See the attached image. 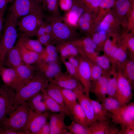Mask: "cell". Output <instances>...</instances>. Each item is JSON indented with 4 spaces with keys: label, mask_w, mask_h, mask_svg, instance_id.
Listing matches in <instances>:
<instances>
[{
    "label": "cell",
    "mask_w": 134,
    "mask_h": 134,
    "mask_svg": "<svg viewBox=\"0 0 134 134\" xmlns=\"http://www.w3.org/2000/svg\"><path fill=\"white\" fill-rule=\"evenodd\" d=\"M49 82L46 77L36 71L30 80L15 90L11 111L45 89Z\"/></svg>",
    "instance_id": "1"
},
{
    "label": "cell",
    "mask_w": 134,
    "mask_h": 134,
    "mask_svg": "<svg viewBox=\"0 0 134 134\" xmlns=\"http://www.w3.org/2000/svg\"><path fill=\"white\" fill-rule=\"evenodd\" d=\"M32 111L25 102L17 107L9 114L8 117L3 120L0 127L17 132H24L30 119Z\"/></svg>",
    "instance_id": "2"
},
{
    "label": "cell",
    "mask_w": 134,
    "mask_h": 134,
    "mask_svg": "<svg viewBox=\"0 0 134 134\" xmlns=\"http://www.w3.org/2000/svg\"><path fill=\"white\" fill-rule=\"evenodd\" d=\"M51 24L54 39L51 43L57 45L71 41L80 37L76 30L65 23L62 22L63 17L51 15L47 17V20Z\"/></svg>",
    "instance_id": "3"
},
{
    "label": "cell",
    "mask_w": 134,
    "mask_h": 134,
    "mask_svg": "<svg viewBox=\"0 0 134 134\" xmlns=\"http://www.w3.org/2000/svg\"><path fill=\"white\" fill-rule=\"evenodd\" d=\"M44 17L41 6L22 17L17 22L18 29L29 37L35 36L38 29L44 21Z\"/></svg>",
    "instance_id": "4"
},
{
    "label": "cell",
    "mask_w": 134,
    "mask_h": 134,
    "mask_svg": "<svg viewBox=\"0 0 134 134\" xmlns=\"http://www.w3.org/2000/svg\"><path fill=\"white\" fill-rule=\"evenodd\" d=\"M17 18L10 13L6 21L3 34L0 40L2 52L0 63H2L7 51L14 46L17 37Z\"/></svg>",
    "instance_id": "5"
},
{
    "label": "cell",
    "mask_w": 134,
    "mask_h": 134,
    "mask_svg": "<svg viewBox=\"0 0 134 134\" xmlns=\"http://www.w3.org/2000/svg\"><path fill=\"white\" fill-rule=\"evenodd\" d=\"M105 14L99 10L93 12L85 11L79 18L77 29L85 36L90 37L96 32L101 20Z\"/></svg>",
    "instance_id": "6"
},
{
    "label": "cell",
    "mask_w": 134,
    "mask_h": 134,
    "mask_svg": "<svg viewBox=\"0 0 134 134\" xmlns=\"http://www.w3.org/2000/svg\"><path fill=\"white\" fill-rule=\"evenodd\" d=\"M14 90L4 84L0 85V125L12 110L15 95Z\"/></svg>",
    "instance_id": "7"
},
{
    "label": "cell",
    "mask_w": 134,
    "mask_h": 134,
    "mask_svg": "<svg viewBox=\"0 0 134 134\" xmlns=\"http://www.w3.org/2000/svg\"><path fill=\"white\" fill-rule=\"evenodd\" d=\"M117 89L115 98L122 104H126L132 99L133 89L130 83L120 69H118L117 72Z\"/></svg>",
    "instance_id": "8"
},
{
    "label": "cell",
    "mask_w": 134,
    "mask_h": 134,
    "mask_svg": "<svg viewBox=\"0 0 134 134\" xmlns=\"http://www.w3.org/2000/svg\"><path fill=\"white\" fill-rule=\"evenodd\" d=\"M103 31L108 33L119 34L125 32L119 21L111 10L107 12L100 23L96 32Z\"/></svg>",
    "instance_id": "9"
},
{
    "label": "cell",
    "mask_w": 134,
    "mask_h": 134,
    "mask_svg": "<svg viewBox=\"0 0 134 134\" xmlns=\"http://www.w3.org/2000/svg\"><path fill=\"white\" fill-rule=\"evenodd\" d=\"M134 8V0H115L111 10L117 17L126 31L130 13Z\"/></svg>",
    "instance_id": "10"
},
{
    "label": "cell",
    "mask_w": 134,
    "mask_h": 134,
    "mask_svg": "<svg viewBox=\"0 0 134 134\" xmlns=\"http://www.w3.org/2000/svg\"><path fill=\"white\" fill-rule=\"evenodd\" d=\"M86 10V8L81 0H73L72 6L63 16V21L73 29H77L78 20Z\"/></svg>",
    "instance_id": "11"
},
{
    "label": "cell",
    "mask_w": 134,
    "mask_h": 134,
    "mask_svg": "<svg viewBox=\"0 0 134 134\" xmlns=\"http://www.w3.org/2000/svg\"><path fill=\"white\" fill-rule=\"evenodd\" d=\"M41 6L35 0H14L9 10L11 13L18 19Z\"/></svg>",
    "instance_id": "12"
},
{
    "label": "cell",
    "mask_w": 134,
    "mask_h": 134,
    "mask_svg": "<svg viewBox=\"0 0 134 134\" xmlns=\"http://www.w3.org/2000/svg\"><path fill=\"white\" fill-rule=\"evenodd\" d=\"M79 65L78 72L79 79L82 84L84 92L89 97L90 88L91 81L89 60L81 55L78 56Z\"/></svg>",
    "instance_id": "13"
},
{
    "label": "cell",
    "mask_w": 134,
    "mask_h": 134,
    "mask_svg": "<svg viewBox=\"0 0 134 134\" xmlns=\"http://www.w3.org/2000/svg\"><path fill=\"white\" fill-rule=\"evenodd\" d=\"M32 111L30 119L24 132V134H37L47 122L51 114L48 111L41 113Z\"/></svg>",
    "instance_id": "14"
},
{
    "label": "cell",
    "mask_w": 134,
    "mask_h": 134,
    "mask_svg": "<svg viewBox=\"0 0 134 134\" xmlns=\"http://www.w3.org/2000/svg\"><path fill=\"white\" fill-rule=\"evenodd\" d=\"M60 63L49 62L40 59L33 65L36 71L44 75L49 82L53 81L55 76L62 71Z\"/></svg>",
    "instance_id": "15"
},
{
    "label": "cell",
    "mask_w": 134,
    "mask_h": 134,
    "mask_svg": "<svg viewBox=\"0 0 134 134\" xmlns=\"http://www.w3.org/2000/svg\"><path fill=\"white\" fill-rule=\"evenodd\" d=\"M75 93L77 102L84 111L87 117L88 127L96 121L92 105L84 92L83 89H77L73 90Z\"/></svg>",
    "instance_id": "16"
},
{
    "label": "cell",
    "mask_w": 134,
    "mask_h": 134,
    "mask_svg": "<svg viewBox=\"0 0 134 134\" xmlns=\"http://www.w3.org/2000/svg\"><path fill=\"white\" fill-rule=\"evenodd\" d=\"M0 77L3 84L15 90L22 85L18 74L14 68L6 67L2 65L0 66Z\"/></svg>",
    "instance_id": "17"
},
{
    "label": "cell",
    "mask_w": 134,
    "mask_h": 134,
    "mask_svg": "<svg viewBox=\"0 0 134 134\" xmlns=\"http://www.w3.org/2000/svg\"><path fill=\"white\" fill-rule=\"evenodd\" d=\"M108 73H105L97 80L91 82L90 92L94 94L99 102L107 95Z\"/></svg>",
    "instance_id": "18"
},
{
    "label": "cell",
    "mask_w": 134,
    "mask_h": 134,
    "mask_svg": "<svg viewBox=\"0 0 134 134\" xmlns=\"http://www.w3.org/2000/svg\"><path fill=\"white\" fill-rule=\"evenodd\" d=\"M69 42L76 46L81 56L86 58L98 51L96 46L88 37H80Z\"/></svg>",
    "instance_id": "19"
},
{
    "label": "cell",
    "mask_w": 134,
    "mask_h": 134,
    "mask_svg": "<svg viewBox=\"0 0 134 134\" xmlns=\"http://www.w3.org/2000/svg\"><path fill=\"white\" fill-rule=\"evenodd\" d=\"M53 81L61 88L72 90L77 89H84L82 84L78 79L66 72L61 71L59 72L55 76Z\"/></svg>",
    "instance_id": "20"
},
{
    "label": "cell",
    "mask_w": 134,
    "mask_h": 134,
    "mask_svg": "<svg viewBox=\"0 0 134 134\" xmlns=\"http://www.w3.org/2000/svg\"><path fill=\"white\" fill-rule=\"evenodd\" d=\"M88 129L89 134H119V130L111 123L110 119L97 121Z\"/></svg>",
    "instance_id": "21"
},
{
    "label": "cell",
    "mask_w": 134,
    "mask_h": 134,
    "mask_svg": "<svg viewBox=\"0 0 134 134\" xmlns=\"http://www.w3.org/2000/svg\"><path fill=\"white\" fill-rule=\"evenodd\" d=\"M65 114L63 113L51 114L49 119L50 134H67L68 131L65 122Z\"/></svg>",
    "instance_id": "22"
},
{
    "label": "cell",
    "mask_w": 134,
    "mask_h": 134,
    "mask_svg": "<svg viewBox=\"0 0 134 134\" xmlns=\"http://www.w3.org/2000/svg\"><path fill=\"white\" fill-rule=\"evenodd\" d=\"M117 124L120 126H127L134 128V103L124 105L118 118Z\"/></svg>",
    "instance_id": "23"
},
{
    "label": "cell",
    "mask_w": 134,
    "mask_h": 134,
    "mask_svg": "<svg viewBox=\"0 0 134 134\" xmlns=\"http://www.w3.org/2000/svg\"><path fill=\"white\" fill-rule=\"evenodd\" d=\"M101 104L110 114L112 121L117 124L118 118L123 105L114 98L106 97L101 101Z\"/></svg>",
    "instance_id": "24"
},
{
    "label": "cell",
    "mask_w": 134,
    "mask_h": 134,
    "mask_svg": "<svg viewBox=\"0 0 134 134\" xmlns=\"http://www.w3.org/2000/svg\"><path fill=\"white\" fill-rule=\"evenodd\" d=\"M24 63L17 44L7 51L2 62V65L6 67L15 68Z\"/></svg>",
    "instance_id": "25"
},
{
    "label": "cell",
    "mask_w": 134,
    "mask_h": 134,
    "mask_svg": "<svg viewBox=\"0 0 134 134\" xmlns=\"http://www.w3.org/2000/svg\"><path fill=\"white\" fill-rule=\"evenodd\" d=\"M127 48L121 40L111 61L112 68L121 70L128 60Z\"/></svg>",
    "instance_id": "26"
},
{
    "label": "cell",
    "mask_w": 134,
    "mask_h": 134,
    "mask_svg": "<svg viewBox=\"0 0 134 134\" xmlns=\"http://www.w3.org/2000/svg\"><path fill=\"white\" fill-rule=\"evenodd\" d=\"M56 45L61 62L66 60L71 56L80 55L76 46L69 41L62 43Z\"/></svg>",
    "instance_id": "27"
},
{
    "label": "cell",
    "mask_w": 134,
    "mask_h": 134,
    "mask_svg": "<svg viewBox=\"0 0 134 134\" xmlns=\"http://www.w3.org/2000/svg\"><path fill=\"white\" fill-rule=\"evenodd\" d=\"M32 111L38 113L48 111L43 99V94L41 91L25 102Z\"/></svg>",
    "instance_id": "28"
},
{
    "label": "cell",
    "mask_w": 134,
    "mask_h": 134,
    "mask_svg": "<svg viewBox=\"0 0 134 134\" xmlns=\"http://www.w3.org/2000/svg\"><path fill=\"white\" fill-rule=\"evenodd\" d=\"M15 69L19 76L22 86L30 80L36 72L34 65H28L24 63Z\"/></svg>",
    "instance_id": "29"
},
{
    "label": "cell",
    "mask_w": 134,
    "mask_h": 134,
    "mask_svg": "<svg viewBox=\"0 0 134 134\" xmlns=\"http://www.w3.org/2000/svg\"><path fill=\"white\" fill-rule=\"evenodd\" d=\"M43 92V91H42ZM43 99L48 111L55 113H62L73 120L72 116L70 111L64 107L43 92Z\"/></svg>",
    "instance_id": "30"
},
{
    "label": "cell",
    "mask_w": 134,
    "mask_h": 134,
    "mask_svg": "<svg viewBox=\"0 0 134 134\" xmlns=\"http://www.w3.org/2000/svg\"><path fill=\"white\" fill-rule=\"evenodd\" d=\"M42 91L62 106L66 107L64 102L60 87L54 81H49L47 87Z\"/></svg>",
    "instance_id": "31"
},
{
    "label": "cell",
    "mask_w": 134,
    "mask_h": 134,
    "mask_svg": "<svg viewBox=\"0 0 134 134\" xmlns=\"http://www.w3.org/2000/svg\"><path fill=\"white\" fill-rule=\"evenodd\" d=\"M17 45L24 64L28 65H33L40 59V54L27 49L18 42Z\"/></svg>",
    "instance_id": "32"
},
{
    "label": "cell",
    "mask_w": 134,
    "mask_h": 134,
    "mask_svg": "<svg viewBox=\"0 0 134 134\" xmlns=\"http://www.w3.org/2000/svg\"><path fill=\"white\" fill-rule=\"evenodd\" d=\"M18 42L27 49L39 54H41L44 50V48L37 40L31 39L24 34Z\"/></svg>",
    "instance_id": "33"
},
{
    "label": "cell",
    "mask_w": 134,
    "mask_h": 134,
    "mask_svg": "<svg viewBox=\"0 0 134 134\" xmlns=\"http://www.w3.org/2000/svg\"><path fill=\"white\" fill-rule=\"evenodd\" d=\"M45 46L43 52L40 54V59L50 63L60 62L56 45L51 43Z\"/></svg>",
    "instance_id": "34"
},
{
    "label": "cell",
    "mask_w": 134,
    "mask_h": 134,
    "mask_svg": "<svg viewBox=\"0 0 134 134\" xmlns=\"http://www.w3.org/2000/svg\"><path fill=\"white\" fill-rule=\"evenodd\" d=\"M70 111L72 116L73 120L85 127H88L86 114L77 101L72 105Z\"/></svg>",
    "instance_id": "35"
},
{
    "label": "cell",
    "mask_w": 134,
    "mask_h": 134,
    "mask_svg": "<svg viewBox=\"0 0 134 134\" xmlns=\"http://www.w3.org/2000/svg\"><path fill=\"white\" fill-rule=\"evenodd\" d=\"M89 99L93 106L95 117L97 121H102L110 119V114L99 102L91 99Z\"/></svg>",
    "instance_id": "36"
},
{
    "label": "cell",
    "mask_w": 134,
    "mask_h": 134,
    "mask_svg": "<svg viewBox=\"0 0 134 134\" xmlns=\"http://www.w3.org/2000/svg\"><path fill=\"white\" fill-rule=\"evenodd\" d=\"M87 58L96 63L106 72L109 73L112 69L110 59L105 55L99 56L96 52Z\"/></svg>",
    "instance_id": "37"
},
{
    "label": "cell",
    "mask_w": 134,
    "mask_h": 134,
    "mask_svg": "<svg viewBox=\"0 0 134 134\" xmlns=\"http://www.w3.org/2000/svg\"><path fill=\"white\" fill-rule=\"evenodd\" d=\"M59 0H43L41 7L43 10L48 12L51 15L61 17L59 8Z\"/></svg>",
    "instance_id": "38"
},
{
    "label": "cell",
    "mask_w": 134,
    "mask_h": 134,
    "mask_svg": "<svg viewBox=\"0 0 134 134\" xmlns=\"http://www.w3.org/2000/svg\"><path fill=\"white\" fill-rule=\"evenodd\" d=\"M117 89V72L112 69L108 74L107 95L115 98Z\"/></svg>",
    "instance_id": "39"
},
{
    "label": "cell",
    "mask_w": 134,
    "mask_h": 134,
    "mask_svg": "<svg viewBox=\"0 0 134 134\" xmlns=\"http://www.w3.org/2000/svg\"><path fill=\"white\" fill-rule=\"evenodd\" d=\"M120 70L123 76L130 83L132 89H134V59H131L130 60L128 59L124 66Z\"/></svg>",
    "instance_id": "40"
},
{
    "label": "cell",
    "mask_w": 134,
    "mask_h": 134,
    "mask_svg": "<svg viewBox=\"0 0 134 134\" xmlns=\"http://www.w3.org/2000/svg\"><path fill=\"white\" fill-rule=\"evenodd\" d=\"M60 90L65 104L70 110L72 105L77 101L76 95L72 90L61 87Z\"/></svg>",
    "instance_id": "41"
},
{
    "label": "cell",
    "mask_w": 134,
    "mask_h": 134,
    "mask_svg": "<svg viewBox=\"0 0 134 134\" xmlns=\"http://www.w3.org/2000/svg\"><path fill=\"white\" fill-rule=\"evenodd\" d=\"M108 33L103 31L96 32L90 37L96 46L98 51H103L104 44L108 36Z\"/></svg>",
    "instance_id": "42"
},
{
    "label": "cell",
    "mask_w": 134,
    "mask_h": 134,
    "mask_svg": "<svg viewBox=\"0 0 134 134\" xmlns=\"http://www.w3.org/2000/svg\"><path fill=\"white\" fill-rule=\"evenodd\" d=\"M134 33H124L121 35V41L126 46L131 54V59H134Z\"/></svg>",
    "instance_id": "43"
},
{
    "label": "cell",
    "mask_w": 134,
    "mask_h": 134,
    "mask_svg": "<svg viewBox=\"0 0 134 134\" xmlns=\"http://www.w3.org/2000/svg\"><path fill=\"white\" fill-rule=\"evenodd\" d=\"M68 126H66L67 129L72 134H89L88 127L78 123L74 120Z\"/></svg>",
    "instance_id": "44"
},
{
    "label": "cell",
    "mask_w": 134,
    "mask_h": 134,
    "mask_svg": "<svg viewBox=\"0 0 134 134\" xmlns=\"http://www.w3.org/2000/svg\"><path fill=\"white\" fill-rule=\"evenodd\" d=\"M89 60L91 81L97 80L103 74L107 73L105 72L96 63Z\"/></svg>",
    "instance_id": "45"
},
{
    "label": "cell",
    "mask_w": 134,
    "mask_h": 134,
    "mask_svg": "<svg viewBox=\"0 0 134 134\" xmlns=\"http://www.w3.org/2000/svg\"><path fill=\"white\" fill-rule=\"evenodd\" d=\"M52 32V26L47 20L43 21L38 29L35 35L37 38L45 34Z\"/></svg>",
    "instance_id": "46"
},
{
    "label": "cell",
    "mask_w": 134,
    "mask_h": 134,
    "mask_svg": "<svg viewBox=\"0 0 134 134\" xmlns=\"http://www.w3.org/2000/svg\"><path fill=\"white\" fill-rule=\"evenodd\" d=\"M87 10L95 12L98 11L101 0H81Z\"/></svg>",
    "instance_id": "47"
},
{
    "label": "cell",
    "mask_w": 134,
    "mask_h": 134,
    "mask_svg": "<svg viewBox=\"0 0 134 134\" xmlns=\"http://www.w3.org/2000/svg\"><path fill=\"white\" fill-rule=\"evenodd\" d=\"M115 2V0H101L99 10L106 13L113 7Z\"/></svg>",
    "instance_id": "48"
},
{
    "label": "cell",
    "mask_w": 134,
    "mask_h": 134,
    "mask_svg": "<svg viewBox=\"0 0 134 134\" xmlns=\"http://www.w3.org/2000/svg\"><path fill=\"white\" fill-rule=\"evenodd\" d=\"M54 39V34L52 32L42 35L37 37V40L42 46H46L51 43Z\"/></svg>",
    "instance_id": "49"
},
{
    "label": "cell",
    "mask_w": 134,
    "mask_h": 134,
    "mask_svg": "<svg viewBox=\"0 0 134 134\" xmlns=\"http://www.w3.org/2000/svg\"><path fill=\"white\" fill-rule=\"evenodd\" d=\"M62 62L66 68V72L79 80L78 70L68 61L66 60Z\"/></svg>",
    "instance_id": "50"
},
{
    "label": "cell",
    "mask_w": 134,
    "mask_h": 134,
    "mask_svg": "<svg viewBox=\"0 0 134 134\" xmlns=\"http://www.w3.org/2000/svg\"><path fill=\"white\" fill-rule=\"evenodd\" d=\"M134 33V8L131 11L128 20L126 30L125 32Z\"/></svg>",
    "instance_id": "51"
},
{
    "label": "cell",
    "mask_w": 134,
    "mask_h": 134,
    "mask_svg": "<svg viewBox=\"0 0 134 134\" xmlns=\"http://www.w3.org/2000/svg\"><path fill=\"white\" fill-rule=\"evenodd\" d=\"M73 0H59V5L61 9L65 12L69 11L72 7Z\"/></svg>",
    "instance_id": "52"
},
{
    "label": "cell",
    "mask_w": 134,
    "mask_h": 134,
    "mask_svg": "<svg viewBox=\"0 0 134 134\" xmlns=\"http://www.w3.org/2000/svg\"><path fill=\"white\" fill-rule=\"evenodd\" d=\"M121 129L119 130V134H134V128L127 126H120Z\"/></svg>",
    "instance_id": "53"
},
{
    "label": "cell",
    "mask_w": 134,
    "mask_h": 134,
    "mask_svg": "<svg viewBox=\"0 0 134 134\" xmlns=\"http://www.w3.org/2000/svg\"><path fill=\"white\" fill-rule=\"evenodd\" d=\"M79 56H71L69 57L67 59L68 60L67 61L77 70L79 65Z\"/></svg>",
    "instance_id": "54"
},
{
    "label": "cell",
    "mask_w": 134,
    "mask_h": 134,
    "mask_svg": "<svg viewBox=\"0 0 134 134\" xmlns=\"http://www.w3.org/2000/svg\"><path fill=\"white\" fill-rule=\"evenodd\" d=\"M37 134H50V128L47 122L41 128Z\"/></svg>",
    "instance_id": "55"
},
{
    "label": "cell",
    "mask_w": 134,
    "mask_h": 134,
    "mask_svg": "<svg viewBox=\"0 0 134 134\" xmlns=\"http://www.w3.org/2000/svg\"><path fill=\"white\" fill-rule=\"evenodd\" d=\"M6 7L0 9V38L2 29L3 17Z\"/></svg>",
    "instance_id": "56"
},
{
    "label": "cell",
    "mask_w": 134,
    "mask_h": 134,
    "mask_svg": "<svg viewBox=\"0 0 134 134\" xmlns=\"http://www.w3.org/2000/svg\"><path fill=\"white\" fill-rule=\"evenodd\" d=\"M14 0H0V9L7 7L8 3L13 2Z\"/></svg>",
    "instance_id": "57"
},
{
    "label": "cell",
    "mask_w": 134,
    "mask_h": 134,
    "mask_svg": "<svg viewBox=\"0 0 134 134\" xmlns=\"http://www.w3.org/2000/svg\"><path fill=\"white\" fill-rule=\"evenodd\" d=\"M2 52V46L0 40V58L1 56Z\"/></svg>",
    "instance_id": "58"
},
{
    "label": "cell",
    "mask_w": 134,
    "mask_h": 134,
    "mask_svg": "<svg viewBox=\"0 0 134 134\" xmlns=\"http://www.w3.org/2000/svg\"><path fill=\"white\" fill-rule=\"evenodd\" d=\"M39 4L42 3L43 0H35Z\"/></svg>",
    "instance_id": "59"
},
{
    "label": "cell",
    "mask_w": 134,
    "mask_h": 134,
    "mask_svg": "<svg viewBox=\"0 0 134 134\" xmlns=\"http://www.w3.org/2000/svg\"><path fill=\"white\" fill-rule=\"evenodd\" d=\"M1 65H2V63H0V66Z\"/></svg>",
    "instance_id": "60"
}]
</instances>
